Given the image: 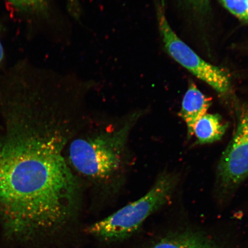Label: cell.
Returning a JSON list of instances; mask_svg holds the SVG:
<instances>
[{"instance_id":"2","label":"cell","mask_w":248,"mask_h":248,"mask_svg":"<svg viewBox=\"0 0 248 248\" xmlns=\"http://www.w3.org/2000/svg\"><path fill=\"white\" fill-rule=\"evenodd\" d=\"M139 117V113L132 114L113 131L74 140L69 147L70 166L94 181L110 178L122 166L129 136Z\"/></svg>"},{"instance_id":"1","label":"cell","mask_w":248,"mask_h":248,"mask_svg":"<svg viewBox=\"0 0 248 248\" xmlns=\"http://www.w3.org/2000/svg\"><path fill=\"white\" fill-rule=\"evenodd\" d=\"M46 95L21 89L0 99L8 115L0 136V215L19 236L60 231L78 207L79 182L64 156L70 127Z\"/></svg>"},{"instance_id":"10","label":"cell","mask_w":248,"mask_h":248,"mask_svg":"<svg viewBox=\"0 0 248 248\" xmlns=\"http://www.w3.org/2000/svg\"><path fill=\"white\" fill-rule=\"evenodd\" d=\"M235 17L248 23V0H219Z\"/></svg>"},{"instance_id":"9","label":"cell","mask_w":248,"mask_h":248,"mask_svg":"<svg viewBox=\"0 0 248 248\" xmlns=\"http://www.w3.org/2000/svg\"><path fill=\"white\" fill-rule=\"evenodd\" d=\"M19 12L42 18H49L51 15V0H5Z\"/></svg>"},{"instance_id":"11","label":"cell","mask_w":248,"mask_h":248,"mask_svg":"<svg viewBox=\"0 0 248 248\" xmlns=\"http://www.w3.org/2000/svg\"><path fill=\"white\" fill-rule=\"evenodd\" d=\"M4 45H3L2 35H1V30L0 28V64H1L3 61H4L5 51H4Z\"/></svg>"},{"instance_id":"8","label":"cell","mask_w":248,"mask_h":248,"mask_svg":"<svg viewBox=\"0 0 248 248\" xmlns=\"http://www.w3.org/2000/svg\"><path fill=\"white\" fill-rule=\"evenodd\" d=\"M150 248H221L210 238L197 232H182L168 235Z\"/></svg>"},{"instance_id":"4","label":"cell","mask_w":248,"mask_h":248,"mask_svg":"<svg viewBox=\"0 0 248 248\" xmlns=\"http://www.w3.org/2000/svg\"><path fill=\"white\" fill-rule=\"evenodd\" d=\"M236 110V127L217 167V190L222 198L234 193L248 177V102Z\"/></svg>"},{"instance_id":"6","label":"cell","mask_w":248,"mask_h":248,"mask_svg":"<svg viewBox=\"0 0 248 248\" xmlns=\"http://www.w3.org/2000/svg\"><path fill=\"white\" fill-rule=\"evenodd\" d=\"M210 105V99L206 97L194 83H190L183 98L179 112V116L187 126L188 138L193 135L195 124L206 114Z\"/></svg>"},{"instance_id":"7","label":"cell","mask_w":248,"mask_h":248,"mask_svg":"<svg viewBox=\"0 0 248 248\" xmlns=\"http://www.w3.org/2000/svg\"><path fill=\"white\" fill-rule=\"evenodd\" d=\"M228 128L221 116L218 114H207L195 124L193 135L199 144L213 143L221 140Z\"/></svg>"},{"instance_id":"3","label":"cell","mask_w":248,"mask_h":248,"mask_svg":"<svg viewBox=\"0 0 248 248\" xmlns=\"http://www.w3.org/2000/svg\"><path fill=\"white\" fill-rule=\"evenodd\" d=\"M178 182L175 173L163 172L143 196L90 226L87 232L106 241L125 239L137 231L149 216L169 202Z\"/></svg>"},{"instance_id":"5","label":"cell","mask_w":248,"mask_h":248,"mask_svg":"<svg viewBox=\"0 0 248 248\" xmlns=\"http://www.w3.org/2000/svg\"><path fill=\"white\" fill-rule=\"evenodd\" d=\"M157 20L164 46L177 63L219 93L227 94L230 79L224 70L207 63L176 35L167 20L162 7L157 8Z\"/></svg>"}]
</instances>
